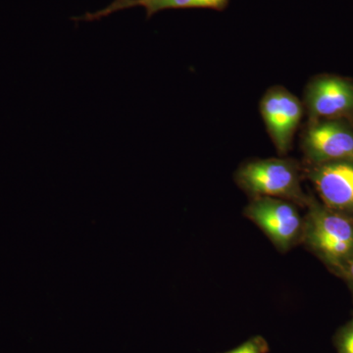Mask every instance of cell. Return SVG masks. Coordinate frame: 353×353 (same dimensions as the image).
I'll return each instance as SVG.
<instances>
[{
    "label": "cell",
    "instance_id": "cell-9",
    "mask_svg": "<svg viewBox=\"0 0 353 353\" xmlns=\"http://www.w3.org/2000/svg\"><path fill=\"white\" fill-rule=\"evenodd\" d=\"M336 345L339 353H353V318L339 331Z\"/></svg>",
    "mask_w": 353,
    "mask_h": 353
},
{
    "label": "cell",
    "instance_id": "cell-11",
    "mask_svg": "<svg viewBox=\"0 0 353 353\" xmlns=\"http://www.w3.org/2000/svg\"><path fill=\"white\" fill-rule=\"evenodd\" d=\"M341 277L345 278V280L347 281L353 294V255L352 259H350V261L347 262Z\"/></svg>",
    "mask_w": 353,
    "mask_h": 353
},
{
    "label": "cell",
    "instance_id": "cell-10",
    "mask_svg": "<svg viewBox=\"0 0 353 353\" xmlns=\"http://www.w3.org/2000/svg\"><path fill=\"white\" fill-rule=\"evenodd\" d=\"M268 350L269 345L266 340L261 336H256L246 341L240 347L225 353H267Z\"/></svg>",
    "mask_w": 353,
    "mask_h": 353
},
{
    "label": "cell",
    "instance_id": "cell-4",
    "mask_svg": "<svg viewBox=\"0 0 353 353\" xmlns=\"http://www.w3.org/2000/svg\"><path fill=\"white\" fill-rule=\"evenodd\" d=\"M309 165L353 162V126L345 120H309L301 134Z\"/></svg>",
    "mask_w": 353,
    "mask_h": 353
},
{
    "label": "cell",
    "instance_id": "cell-5",
    "mask_svg": "<svg viewBox=\"0 0 353 353\" xmlns=\"http://www.w3.org/2000/svg\"><path fill=\"white\" fill-rule=\"evenodd\" d=\"M260 113L269 136L280 154L292 150L297 128L303 119V102L283 87H272L260 101Z\"/></svg>",
    "mask_w": 353,
    "mask_h": 353
},
{
    "label": "cell",
    "instance_id": "cell-1",
    "mask_svg": "<svg viewBox=\"0 0 353 353\" xmlns=\"http://www.w3.org/2000/svg\"><path fill=\"white\" fill-rule=\"evenodd\" d=\"M303 240L339 276L353 255V216L338 212L309 197Z\"/></svg>",
    "mask_w": 353,
    "mask_h": 353
},
{
    "label": "cell",
    "instance_id": "cell-6",
    "mask_svg": "<svg viewBox=\"0 0 353 353\" xmlns=\"http://www.w3.org/2000/svg\"><path fill=\"white\" fill-rule=\"evenodd\" d=\"M309 120H353V83L334 75L315 77L304 92Z\"/></svg>",
    "mask_w": 353,
    "mask_h": 353
},
{
    "label": "cell",
    "instance_id": "cell-3",
    "mask_svg": "<svg viewBox=\"0 0 353 353\" xmlns=\"http://www.w3.org/2000/svg\"><path fill=\"white\" fill-rule=\"evenodd\" d=\"M243 214L264 232L280 252H288L303 240L304 218L292 202L252 197Z\"/></svg>",
    "mask_w": 353,
    "mask_h": 353
},
{
    "label": "cell",
    "instance_id": "cell-2",
    "mask_svg": "<svg viewBox=\"0 0 353 353\" xmlns=\"http://www.w3.org/2000/svg\"><path fill=\"white\" fill-rule=\"evenodd\" d=\"M301 165L289 158H268L246 162L236 173V182L252 197L285 199L306 206L309 196L301 183Z\"/></svg>",
    "mask_w": 353,
    "mask_h": 353
},
{
    "label": "cell",
    "instance_id": "cell-8",
    "mask_svg": "<svg viewBox=\"0 0 353 353\" xmlns=\"http://www.w3.org/2000/svg\"><path fill=\"white\" fill-rule=\"evenodd\" d=\"M228 4L229 0H114L101 10L85 13L80 17L72 18V20L75 22H92L134 7H143L148 18H150L154 14L168 9L202 8L222 11L226 8Z\"/></svg>",
    "mask_w": 353,
    "mask_h": 353
},
{
    "label": "cell",
    "instance_id": "cell-7",
    "mask_svg": "<svg viewBox=\"0 0 353 353\" xmlns=\"http://www.w3.org/2000/svg\"><path fill=\"white\" fill-rule=\"evenodd\" d=\"M305 172L325 206L353 216V162L309 165Z\"/></svg>",
    "mask_w": 353,
    "mask_h": 353
}]
</instances>
